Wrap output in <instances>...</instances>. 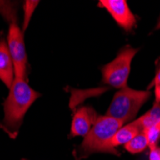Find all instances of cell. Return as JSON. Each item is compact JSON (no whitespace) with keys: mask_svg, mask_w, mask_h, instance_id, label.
Wrapping results in <instances>:
<instances>
[{"mask_svg":"<svg viewBox=\"0 0 160 160\" xmlns=\"http://www.w3.org/2000/svg\"><path fill=\"white\" fill-rule=\"evenodd\" d=\"M4 103V119L0 124L8 135L16 138L23 118L34 102L40 96L27 83V81L14 78Z\"/></svg>","mask_w":160,"mask_h":160,"instance_id":"1","label":"cell"},{"mask_svg":"<svg viewBox=\"0 0 160 160\" xmlns=\"http://www.w3.org/2000/svg\"><path fill=\"white\" fill-rule=\"evenodd\" d=\"M123 126V122L110 116H100L77 150V158H83L94 152H108L109 141Z\"/></svg>","mask_w":160,"mask_h":160,"instance_id":"2","label":"cell"},{"mask_svg":"<svg viewBox=\"0 0 160 160\" xmlns=\"http://www.w3.org/2000/svg\"><path fill=\"white\" fill-rule=\"evenodd\" d=\"M152 93L148 90H135L124 87L116 92L106 115L128 123L135 118L141 107L150 99Z\"/></svg>","mask_w":160,"mask_h":160,"instance_id":"3","label":"cell"},{"mask_svg":"<svg viewBox=\"0 0 160 160\" xmlns=\"http://www.w3.org/2000/svg\"><path fill=\"white\" fill-rule=\"evenodd\" d=\"M137 52L138 49L129 45L123 47L112 62L101 67L103 82L114 88L127 87L132 62Z\"/></svg>","mask_w":160,"mask_h":160,"instance_id":"4","label":"cell"},{"mask_svg":"<svg viewBox=\"0 0 160 160\" xmlns=\"http://www.w3.org/2000/svg\"><path fill=\"white\" fill-rule=\"evenodd\" d=\"M10 26L7 36V44L12 57L14 78L27 81L28 61L24 43V32L19 28L16 18L8 16Z\"/></svg>","mask_w":160,"mask_h":160,"instance_id":"5","label":"cell"},{"mask_svg":"<svg viewBox=\"0 0 160 160\" xmlns=\"http://www.w3.org/2000/svg\"><path fill=\"white\" fill-rule=\"evenodd\" d=\"M99 6L105 8L122 29L129 32L136 25V18L126 0H101Z\"/></svg>","mask_w":160,"mask_h":160,"instance_id":"6","label":"cell"},{"mask_svg":"<svg viewBox=\"0 0 160 160\" xmlns=\"http://www.w3.org/2000/svg\"><path fill=\"white\" fill-rule=\"evenodd\" d=\"M100 116L90 106H83L74 111L71 124L70 137L85 136L90 132Z\"/></svg>","mask_w":160,"mask_h":160,"instance_id":"7","label":"cell"},{"mask_svg":"<svg viewBox=\"0 0 160 160\" xmlns=\"http://www.w3.org/2000/svg\"><path fill=\"white\" fill-rule=\"evenodd\" d=\"M0 80L7 87L12 86L14 80V69L7 41L0 38Z\"/></svg>","mask_w":160,"mask_h":160,"instance_id":"8","label":"cell"},{"mask_svg":"<svg viewBox=\"0 0 160 160\" xmlns=\"http://www.w3.org/2000/svg\"><path fill=\"white\" fill-rule=\"evenodd\" d=\"M141 132L142 129L135 124L134 121L130 122L126 126H123L121 128L117 130V132L113 135V137L109 141L108 145V152L113 154H119L117 151L115 150V148L120 146V145H124L125 146L127 143H128Z\"/></svg>","mask_w":160,"mask_h":160,"instance_id":"9","label":"cell"},{"mask_svg":"<svg viewBox=\"0 0 160 160\" xmlns=\"http://www.w3.org/2000/svg\"><path fill=\"white\" fill-rule=\"evenodd\" d=\"M134 122L142 129V132L152 126L160 124V104L153 105L152 108L141 116L140 118L134 120Z\"/></svg>","mask_w":160,"mask_h":160,"instance_id":"10","label":"cell"},{"mask_svg":"<svg viewBox=\"0 0 160 160\" xmlns=\"http://www.w3.org/2000/svg\"><path fill=\"white\" fill-rule=\"evenodd\" d=\"M147 147H149L148 140L143 132H141L139 134H137L135 137H133L128 143L125 145V149L133 154L145 151L147 149Z\"/></svg>","mask_w":160,"mask_h":160,"instance_id":"11","label":"cell"},{"mask_svg":"<svg viewBox=\"0 0 160 160\" xmlns=\"http://www.w3.org/2000/svg\"><path fill=\"white\" fill-rule=\"evenodd\" d=\"M143 132L145 133V135H146L149 147L151 149L156 147L157 143L160 139V124L152 126L146 129H144Z\"/></svg>","mask_w":160,"mask_h":160,"instance_id":"12","label":"cell"},{"mask_svg":"<svg viewBox=\"0 0 160 160\" xmlns=\"http://www.w3.org/2000/svg\"><path fill=\"white\" fill-rule=\"evenodd\" d=\"M38 1H25L23 4V10H24V18H23V24H22V31L24 32L28 25L29 22L31 20L32 14L35 11V9L37 8V6L38 5Z\"/></svg>","mask_w":160,"mask_h":160,"instance_id":"13","label":"cell"},{"mask_svg":"<svg viewBox=\"0 0 160 160\" xmlns=\"http://www.w3.org/2000/svg\"><path fill=\"white\" fill-rule=\"evenodd\" d=\"M158 83H160V58H158V60L155 62V76H154V79L152 80V83L150 84L149 88L152 85L158 84Z\"/></svg>","mask_w":160,"mask_h":160,"instance_id":"14","label":"cell"},{"mask_svg":"<svg viewBox=\"0 0 160 160\" xmlns=\"http://www.w3.org/2000/svg\"><path fill=\"white\" fill-rule=\"evenodd\" d=\"M150 160H160V147H154L151 149L150 155H149Z\"/></svg>","mask_w":160,"mask_h":160,"instance_id":"15","label":"cell"},{"mask_svg":"<svg viewBox=\"0 0 160 160\" xmlns=\"http://www.w3.org/2000/svg\"><path fill=\"white\" fill-rule=\"evenodd\" d=\"M153 86H154V95H155L154 105H158L160 104V83L154 84Z\"/></svg>","mask_w":160,"mask_h":160,"instance_id":"16","label":"cell"},{"mask_svg":"<svg viewBox=\"0 0 160 160\" xmlns=\"http://www.w3.org/2000/svg\"><path fill=\"white\" fill-rule=\"evenodd\" d=\"M158 29H160V17H159L158 22H157V24H156V27H155V30H158Z\"/></svg>","mask_w":160,"mask_h":160,"instance_id":"17","label":"cell"}]
</instances>
